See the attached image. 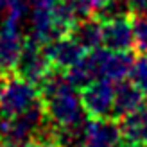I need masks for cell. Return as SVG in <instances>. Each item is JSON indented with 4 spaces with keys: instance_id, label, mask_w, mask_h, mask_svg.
<instances>
[{
    "instance_id": "1",
    "label": "cell",
    "mask_w": 147,
    "mask_h": 147,
    "mask_svg": "<svg viewBox=\"0 0 147 147\" xmlns=\"http://www.w3.org/2000/svg\"><path fill=\"white\" fill-rule=\"evenodd\" d=\"M40 99L47 119L59 129H77L84 124L86 111L81 100V92L59 70L38 86Z\"/></svg>"
},
{
    "instance_id": "2",
    "label": "cell",
    "mask_w": 147,
    "mask_h": 147,
    "mask_svg": "<svg viewBox=\"0 0 147 147\" xmlns=\"http://www.w3.org/2000/svg\"><path fill=\"white\" fill-rule=\"evenodd\" d=\"M40 88L16 74L0 76V115L14 117L40 104Z\"/></svg>"
},
{
    "instance_id": "3",
    "label": "cell",
    "mask_w": 147,
    "mask_h": 147,
    "mask_svg": "<svg viewBox=\"0 0 147 147\" xmlns=\"http://www.w3.org/2000/svg\"><path fill=\"white\" fill-rule=\"evenodd\" d=\"M92 68L97 79H108L111 83H119L129 77V70L133 67L135 56L131 50L120 52V50H109V49H95L86 54Z\"/></svg>"
},
{
    "instance_id": "4",
    "label": "cell",
    "mask_w": 147,
    "mask_h": 147,
    "mask_svg": "<svg viewBox=\"0 0 147 147\" xmlns=\"http://www.w3.org/2000/svg\"><path fill=\"white\" fill-rule=\"evenodd\" d=\"M52 70H54V67L45 52V47L41 43H36L31 38L25 40L13 74H16V76L40 86L52 74Z\"/></svg>"
},
{
    "instance_id": "5",
    "label": "cell",
    "mask_w": 147,
    "mask_h": 147,
    "mask_svg": "<svg viewBox=\"0 0 147 147\" xmlns=\"http://www.w3.org/2000/svg\"><path fill=\"white\" fill-rule=\"evenodd\" d=\"M83 108L90 119H111L115 102V83L95 79L81 90Z\"/></svg>"
},
{
    "instance_id": "6",
    "label": "cell",
    "mask_w": 147,
    "mask_h": 147,
    "mask_svg": "<svg viewBox=\"0 0 147 147\" xmlns=\"http://www.w3.org/2000/svg\"><path fill=\"white\" fill-rule=\"evenodd\" d=\"M122 140L115 119H90L79 129V147H119Z\"/></svg>"
},
{
    "instance_id": "7",
    "label": "cell",
    "mask_w": 147,
    "mask_h": 147,
    "mask_svg": "<svg viewBox=\"0 0 147 147\" xmlns=\"http://www.w3.org/2000/svg\"><path fill=\"white\" fill-rule=\"evenodd\" d=\"M29 27H31V40L36 43H45L59 38V31L54 20V0H38L31 7L29 14Z\"/></svg>"
},
{
    "instance_id": "8",
    "label": "cell",
    "mask_w": 147,
    "mask_h": 147,
    "mask_svg": "<svg viewBox=\"0 0 147 147\" xmlns=\"http://www.w3.org/2000/svg\"><path fill=\"white\" fill-rule=\"evenodd\" d=\"M43 47H45V52L50 63H52L54 70H59V72H67L86 54V50L70 34L59 36V38L45 43Z\"/></svg>"
},
{
    "instance_id": "9",
    "label": "cell",
    "mask_w": 147,
    "mask_h": 147,
    "mask_svg": "<svg viewBox=\"0 0 147 147\" xmlns=\"http://www.w3.org/2000/svg\"><path fill=\"white\" fill-rule=\"evenodd\" d=\"M102 45L109 50H120V52L133 49L135 36L131 18L119 16L102 22Z\"/></svg>"
},
{
    "instance_id": "10",
    "label": "cell",
    "mask_w": 147,
    "mask_h": 147,
    "mask_svg": "<svg viewBox=\"0 0 147 147\" xmlns=\"http://www.w3.org/2000/svg\"><path fill=\"white\" fill-rule=\"evenodd\" d=\"M144 99L145 93L138 90L131 81H119L115 86V102L111 119L120 120L122 117L144 108Z\"/></svg>"
},
{
    "instance_id": "11",
    "label": "cell",
    "mask_w": 147,
    "mask_h": 147,
    "mask_svg": "<svg viewBox=\"0 0 147 147\" xmlns=\"http://www.w3.org/2000/svg\"><path fill=\"white\" fill-rule=\"evenodd\" d=\"M24 43L25 40L22 38V31L0 27V76L14 70Z\"/></svg>"
},
{
    "instance_id": "12",
    "label": "cell",
    "mask_w": 147,
    "mask_h": 147,
    "mask_svg": "<svg viewBox=\"0 0 147 147\" xmlns=\"http://www.w3.org/2000/svg\"><path fill=\"white\" fill-rule=\"evenodd\" d=\"M86 52L95 50L102 45V20L97 16L81 18L68 32Z\"/></svg>"
},
{
    "instance_id": "13",
    "label": "cell",
    "mask_w": 147,
    "mask_h": 147,
    "mask_svg": "<svg viewBox=\"0 0 147 147\" xmlns=\"http://www.w3.org/2000/svg\"><path fill=\"white\" fill-rule=\"evenodd\" d=\"M119 126L122 138L126 142L147 147V108H140L133 113L122 117Z\"/></svg>"
},
{
    "instance_id": "14",
    "label": "cell",
    "mask_w": 147,
    "mask_h": 147,
    "mask_svg": "<svg viewBox=\"0 0 147 147\" xmlns=\"http://www.w3.org/2000/svg\"><path fill=\"white\" fill-rule=\"evenodd\" d=\"M65 76H67V79L77 88V90H83L84 86H88L92 81L97 79V76H95V72L92 68L90 61H88L86 54L81 57V59L74 65L72 68H68L67 72H65Z\"/></svg>"
},
{
    "instance_id": "15",
    "label": "cell",
    "mask_w": 147,
    "mask_h": 147,
    "mask_svg": "<svg viewBox=\"0 0 147 147\" xmlns=\"http://www.w3.org/2000/svg\"><path fill=\"white\" fill-rule=\"evenodd\" d=\"M129 81L147 95V56L135 57L133 67L129 70Z\"/></svg>"
},
{
    "instance_id": "16",
    "label": "cell",
    "mask_w": 147,
    "mask_h": 147,
    "mask_svg": "<svg viewBox=\"0 0 147 147\" xmlns=\"http://www.w3.org/2000/svg\"><path fill=\"white\" fill-rule=\"evenodd\" d=\"M131 22H133L135 47L142 52H147V14H135Z\"/></svg>"
},
{
    "instance_id": "17",
    "label": "cell",
    "mask_w": 147,
    "mask_h": 147,
    "mask_svg": "<svg viewBox=\"0 0 147 147\" xmlns=\"http://www.w3.org/2000/svg\"><path fill=\"white\" fill-rule=\"evenodd\" d=\"M72 5L76 7L81 18L84 16H93L97 11H100L109 0H70Z\"/></svg>"
},
{
    "instance_id": "18",
    "label": "cell",
    "mask_w": 147,
    "mask_h": 147,
    "mask_svg": "<svg viewBox=\"0 0 147 147\" xmlns=\"http://www.w3.org/2000/svg\"><path fill=\"white\" fill-rule=\"evenodd\" d=\"M24 147H54V145L47 144V142H41V140H31V142H27Z\"/></svg>"
},
{
    "instance_id": "19",
    "label": "cell",
    "mask_w": 147,
    "mask_h": 147,
    "mask_svg": "<svg viewBox=\"0 0 147 147\" xmlns=\"http://www.w3.org/2000/svg\"><path fill=\"white\" fill-rule=\"evenodd\" d=\"M119 147H142V145H136V144H131V142H126V140H124V144H120Z\"/></svg>"
},
{
    "instance_id": "20",
    "label": "cell",
    "mask_w": 147,
    "mask_h": 147,
    "mask_svg": "<svg viewBox=\"0 0 147 147\" xmlns=\"http://www.w3.org/2000/svg\"><path fill=\"white\" fill-rule=\"evenodd\" d=\"M0 147H4V144H2V142H0Z\"/></svg>"
}]
</instances>
